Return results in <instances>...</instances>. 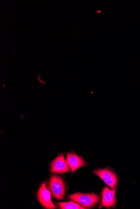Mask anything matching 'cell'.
I'll list each match as a JSON object with an SVG mask.
<instances>
[{"mask_svg": "<svg viewBox=\"0 0 140 209\" xmlns=\"http://www.w3.org/2000/svg\"><path fill=\"white\" fill-rule=\"evenodd\" d=\"M47 188L55 198L62 200L64 198L66 192L64 181L58 175H53L51 176L49 180Z\"/></svg>", "mask_w": 140, "mask_h": 209, "instance_id": "2", "label": "cell"}, {"mask_svg": "<svg viewBox=\"0 0 140 209\" xmlns=\"http://www.w3.org/2000/svg\"><path fill=\"white\" fill-rule=\"evenodd\" d=\"M69 198L86 209L90 208L99 202L100 196L94 193H76L70 195Z\"/></svg>", "mask_w": 140, "mask_h": 209, "instance_id": "1", "label": "cell"}, {"mask_svg": "<svg viewBox=\"0 0 140 209\" xmlns=\"http://www.w3.org/2000/svg\"><path fill=\"white\" fill-rule=\"evenodd\" d=\"M57 205L61 209H85V208L81 206L79 204L74 201H68L67 202H58Z\"/></svg>", "mask_w": 140, "mask_h": 209, "instance_id": "8", "label": "cell"}, {"mask_svg": "<svg viewBox=\"0 0 140 209\" xmlns=\"http://www.w3.org/2000/svg\"><path fill=\"white\" fill-rule=\"evenodd\" d=\"M116 189L112 190H110L107 186H105L103 189L101 193L102 196V200L100 206L99 208L102 207H116V200L115 194Z\"/></svg>", "mask_w": 140, "mask_h": 209, "instance_id": "5", "label": "cell"}, {"mask_svg": "<svg viewBox=\"0 0 140 209\" xmlns=\"http://www.w3.org/2000/svg\"><path fill=\"white\" fill-rule=\"evenodd\" d=\"M93 173L99 176L112 190H113L117 186L118 181V177L114 172L108 169L94 170Z\"/></svg>", "mask_w": 140, "mask_h": 209, "instance_id": "4", "label": "cell"}, {"mask_svg": "<svg viewBox=\"0 0 140 209\" xmlns=\"http://www.w3.org/2000/svg\"><path fill=\"white\" fill-rule=\"evenodd\" d=\"M66 161L73 173L82 166H86L87 163L82 157L72 151L66 154Z\"/></svg>", "mask_w": 140, "mask_h": 209, "instance_id": "7", "label": "cell"}, {"mask_svg": "<svg viewBox=\"0 0 140 209\" xmlns=\"http://www.w3.org/2000/svg\"><path fill=\"white\" fill-rule=\"evenodd\" d=\"M46 181L41 184L37 191V198L40 203L45 208L55 209L57 206L51 201V192L46 186Z\"/></svg>", "mask_w": 140, "mask_h": 209, "instance_id": "3", "label": "cell"}, {"mask_svg": "<svg viewBox=\"0 0 140 209\" xmlns=\"http://www.w3.org/2000/svg\"><path fill=\"white\" fill-rule=\"evenodd\" d=\"M70 171L71 168L67 165L63 154H59L51 163V171L52 173H58L62 174Z\"/></svg>", "mask_w": 140, "mask_h": 209, "instance_id": "6", "label": "cell"}]
</instances>
